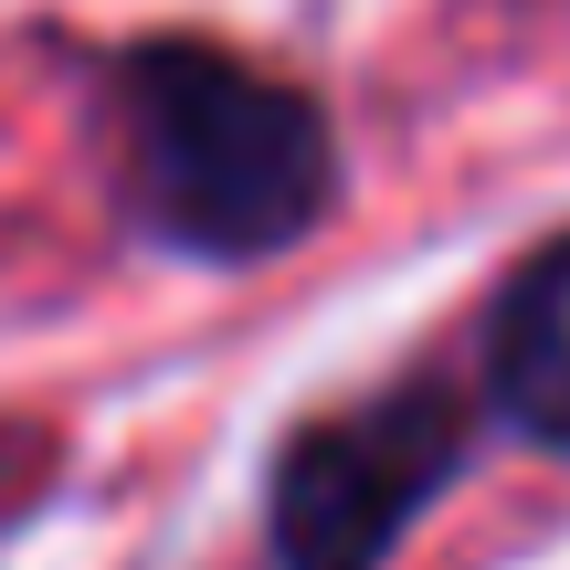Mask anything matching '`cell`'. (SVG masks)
<instances>
[{
    "mask_svg": "<svg viewBox=\"0 0 570 570\" xmlns=\"http://www.w3.org/2000/svg\"><path fill=\"white\" fill-rule=\"evenodd\" d=\"M487 381H497V412H508L518 433H539L550 454H570V233L550 254H529L518 285L497 296Z\"/></svg>",
    "mask_w": 570,
    "mask_h": 570,
    "instance_id": "obj_3",
    "label": "cell"
},
{
    "mask_svg": "<svg viewBox=\"0 0 570 570\" xmlns=\"http://www.w3.org/2000/svg\"><path fill=\"white\" fill-rule=\"evenodd\" d=\"M127 127V202L148 233L190 254H275L327 212V117L296 85L212 53V42H148L117 75Z\"/></svg>",
    "mask_w": 570,
    "mask_h": 570,
    "instance_id": "obj_1",
    "label": "cell"
},
{
    "mask_svg": "<svg viewBox=\"0 0 570 570\" xmlns=\"http://www.w3.org/2000/svg\"><path fill=\"white\" fill-rule=\"evenodd\" d=\"M465 454V402L444 381H402L338 423L296 433L275 465V560L285 570H381L444 465Z\"/></svg>",
    "mask_w": 570,
    "mask_h": 570,
    "instance_id": "obj_2",
    "label": "cell"
}]
</instances>
